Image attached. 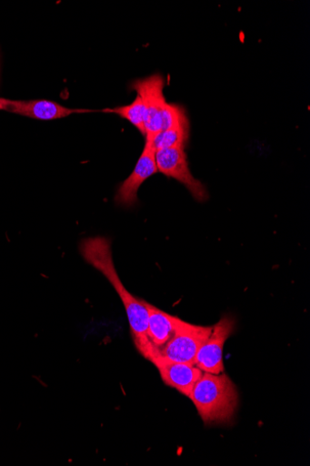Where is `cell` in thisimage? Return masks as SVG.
Returning a JSON list of instances; mask_svg holds the SVG:
<instances>
[{"label":"cell","mask_w":310,"mask_h":466,"mask_svg":"<svg viewBox=\"0 0 310 466\" xmlns=\"http://www.w3.org/2000/svg\"><path fill=\"white\" fill-rule=\"evenodd\" d=\"M235 328V320L225 316L213 326L206 342L197 353L195 366L204 372L219 374L225 372L224 350L228 338Z\"/></svg>","instance_id":"obj_6"},{"label":"cell","mask_w":310,"mask_h":466,"mask_svg":"<svg viewBox=\"0 0 310 466\" xmlns=\"http://www.w3.org/2000/svg\"><path fill=\"white\" fill-rule=\"evenodd\" d=\"M84 260L102 273L115 289L125 307L130 331L135 347L147 360L152 359V346L148 338V311L144 300L131 294L122 283L115 269L112 244L105 237L84 239L80 244Z\"/></svg>","instance_id":"obj_1"},{"label":"cell","mask_w":310,"mask_h":466,"mask_svg":"<svg viewBox=\"0 0 310 466\" xmlns=\"http://www.w3.org/2000/svg\"><path fill=\"white\" fill-rule=\"evenodd\" d=\"M0 110H3V106H2V105H0Z\"/></svg>","instance_id":"obj_13"},{"label":"cell","mask_w":310,"mask_h":466,"mask_svg":"<svg viewBox=\"0 0 310 466\" xmlns=\"http://www.w3.org/2000/svg\"><path fill=\"white\" fill-rule=\"evenodd\" d=\"M158 173L183 184L198 202L208 199L205 187L191 173L185 147H170L155 151Z\"/></svg>","instance_id":"obj_4"},{"label":"cell","mask_w":310,"mask_h":466,"mask_svg":"<svg viewBox=\"0 0 310 466\" xmlns=\"http://www.w3.org/2000/svg\"><path fill=\"white\" fill-rule=\"evenodd\" d=\"M189 134L190 123L186 114L171 126L169 129L158 134L152 142L155 150L178 147H186Z\"/></svg>","instance_id":"obj_11"},{"label":"cell","mask_w":310,"mask_h":466,"mask_svg":"<svg viewBox=\"0 0 310 466\" xmlns=\"http://www.w3.org/2000/svg\"><path fill=\"white\" fill-rule=\"evenodd\" d=\"M158 369L163 382L191 399L197 380L204 371L195 364L158 361L155 363Z\"/></svg>","instance_id":"obj_9"},{"label":"cell","mask_w":310,"mask_h":466,"mask_svg":"<svg viewBox=\"0 0 310 466\" xmlns=\"http://www.w3.org/2000/svg\"><path fill=\"white\" fill-rule=\"evenodd\" d=\"M155 148L152 140L146 143L136 167L131 175L119 187L115 198L117 205L130 208L138 202V191L144 183L158 173L155 162Z\"/></svg>","instance_id":"obj_7"},{"label":"cell","mask_w":310,"mask_h":466,"mask_svg":"<svg viewBox=\"0 0 310 466\" xmlns=\"http://www.w3.org/2000/svg\"><path fill=\"white\" fill-rule=\"evenodd\" d=\"M104 112L114 113L126 119L145 137V111L143 100L139 96L130 105L105 109Z\"/></svg>","instance_id":"obj_12"},{"label":"cell","mask_w":310,"mask_h":466,"mask_svg":"<svg viewBox=\"0 0 310 466\" xmlns=\"http://www.w3.org/2000/svg\"><path fill=\"white\" fill-rule=\"evenodd\" d=\"M165 77L155 74L145 79H139L132 84L142 98L145 111V137L153 140L162 129V118L168 106L164 96Z\"/></svg>","instance_id":"obj_5"},{"label":"cell","mask_w":310,"mask_h":466,"mask_svg":"<svg viewBox=\"0 0 310 466\" xmlns=\"http://www.w3.org/2000/svg\"><path fill=\"white\" fill-rule=\"evenodd\" d=\"M191 400L205 426L227 425L236 413L239 396L227 374L204 372Z\"/></svg>","instance_id":"obj_2"},{"label":"cell","mask_w":310,"mask_h":466,"mask_svg":"<svg viewBox=\"0 0 310 466\" xmlns=\"http://www.w3.org/2000/svg\"><path fill=\"white\" fill-rule=\"evenodd\" d=\"M148 311V338L152 346L151 362L157 353L169 342L176 330L182 326L184 320L178 317L169 315L155 306L145 302Z\"/></svg>","instance_id":"obj_10"},{"label":"cell","mask_w":310,"mask_h":466,"mask_svg":"<svg viewBox=\"0 0 310 466\" xmlns=\"http://www.w3.org/2000/svg\"><path fill=\"white\" fill-rule=\"evenodd\" d=\"M212 329L213 326H199L184 321L152 363L168 361L195 365L197 353L206 342Z\"/></svg>","instance_id":"obj_3"},{"label":"cell","mask_w":310,"mask_h":466,"mask_svg":"<svg viewBox=\"0 0 310 466\" xmlns=\"http://www.w3.org/2000/svg\"><path fill=\"white\" fill-rule=\"evenodd\" d=\"M3 110L39 120H55L90 110L73 109L48 100L16 101L0 98Z\"/></svg>","instance_id":"obj_8"}]
</instances>
